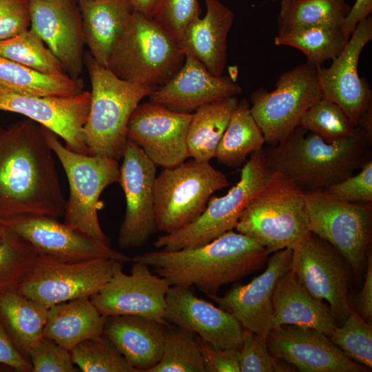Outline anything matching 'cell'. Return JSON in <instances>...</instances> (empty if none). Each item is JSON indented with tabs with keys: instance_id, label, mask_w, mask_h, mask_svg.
<instances>
[{
	"instance_id": "cell-11",
	"label": "cell",
	"mask_w": 372,
	"mask_h": 372,
	"mask_svg": "<svg viewBox=\"0 0 372 372\" xmlns=\"http://www.w3.org/2000/svg\"><path fill=\"white\" fill-rule=\"evenodd\" d=\"M310 231L329 242L359 273L371 240L372 203H349L320 192L306 194Z\"/></svg>"
},
{
	"instance_id": "cell-47",
	"label": "cell",
	"mask_w": 372,
	"mask_h": 372,
	"mask_svg": "<svg viewBox=\"0 0 372 372\" xmlns=\"http://www.w3.org/2000/svg\"><path fill=\"white\" fill-rule=\"evenodd\" d=\"M206 372H240L237 349L217 350L197 338Z\"/></svg>"
},
{
	"instance_id": "cell-4",
	"label": "cell",
	"mask_w": 372,
	"mask_h": 372,
	"mask_svg": "<svg viewBox=\"0 0 372 372\" xmlns=\"http://www.w3.org/2000/svg\"><path fill=\"white\" fill-rule=\"evenodd\" d=\"M92 90L83 132L89 154L123 157L130 118L152 87L123 80L90 54L86 57Z\"/></svg>"
},
{
	"instance_id": "cell-32",
	"label": "cell",
	"mask_w": 372,
	"mask_h": 372,
	"mask_svg": "<svg viewBox=\"0 0 372 372\" xmlns=\"http://www.w3.org/2000/svg\"><path fill=\"white\" fill-rule=\"evenodd\" d=\"M265 140L246 99L239 101L218 143V162L228 167L244 165L252 153L262 149Z\"/></svg>"
},
{
	"instance_id": "cell-45",
	"label": "cell",
	"mask_w": 372,
	"mask_h": 372,
	"mask_svg": "<svg viewBox=\"0 0 372 372\" xmlns=\"http://www.w3.org/2000/svg\"><path fill=\"white\" fill-rule=\"evenodd\" d=\"M332 198L349 203H372V160L360 172L320 192Z\"/></svg>"
},
{
	"instance_id": "cell-35",
	"label": "cell",
	"mask_w": 372,
	"mask_h": 372,
	"mask_svg": "<svg viewBox=\"0 0 372 372\" xmlns=\"http://www.w3.org/2000/svg\"><path fill=\"white\" fill-rule=\"evenodd\" d=\"M349 38L342 27H313L276 35L274 44L300 50L306 56L307 62L318 68L324 61L335 59Z\"/></svg>"
},
{
	"instance_id": "cell-51",
	"label": "cell",
	"mask_w": 372,
	"mask_h": 372,
	"mask_svg": "<svg viewBox=\"0 0 372 372\" xmlns=\"http://www.w3.org/2000/svg\"><path fill=\"white\" fill-rule=\"evenodd\" d=\"M132 10L146 17H151L161 0H127Z\"/></svg>"
},
{
	"instance_id": "cell-43",
	"label": "cell",
	"mask_w": 372,
	"mask_h": 372,
	"mask_svg": "<svg viewBox=\"0 0 372 372\" xmlns=\"http://www.w3.org/2000/svg\"><path fill=\"white\" fill-rule=\"evenodd\" d=\"M200 14L199 0H161L152 18L179 43L185 29Z\"/></svg>"
},
{
	"instance_id": "cell-15",
	"label": "cell",
	"mask_w": 372,
	"mask_h": 372,
	"mask_svg": "<svg viewBox=\"0 0 372 372\" xmlns=\"http://www.w3.org/2000/svg\"><path fill=\"white\" fill-rule=\"evenodd\" d=\"M290 269L316 299L326 300L335 318L349 315V276L342 256L329 242L310 232L292 248Z\"/></svg>"
},
{
	"instance_id": "cell-34",
	"label": "cell",
	"mask_w": 372,
	"mask_h": 372,
	"mask_svg": "<svg viewBox=\"0 0 372 372\" xmlns=\"http://www.w3.org/2000/svg\"><path fill=\"white\" fill-rule=\"evenodd\" d=\"M0 85L21 94L33 96H72L83 91L79 79L66 74L41 73L0 55Z\"/></svg>"
},
{
	"instance_id": "cell-40",
	"label": "cell",
	"mask_w": 372,
	"mask_h": 372,
	"mask_svg": "<svg viewBox=\"0 0 372 372\" xmlns=\"http://www.w3.org/2000/svg\"><path fill=\"white\" fill-rule=\"evenodd\" d=\"M299 125L320 136L327 142L350 136L358 129L338 104L323 97L313 103L305 112Z\"/></svg>"
},
{
	"instance_id": "cell-39",
	"label": "cell",
	"mask_w": 372,
	"mask_h": 372,
	"mask_svg": "<svg viewBox=\"0 0 372 372\" xmlns=\"http://www.w3.org/2000/svg\"><path fill=\"white\" fill-rule=\"evenodd\" d=\"M70 353L83 372H138L103 334L81 342Z\"/></svg>"
},
{
	"instance_id": "cell-22",
	"label": "cell",
	"mask_w": 372,
	"mask_h": 372,
	"mask_svg": "<svg viewBox=\"0 0 372 372\" xmlns=\"http://www.w3.org/2000/svg\"><path fill=\"white\" fill-rule=\"evenodd\" d=\"M165 319L198 334L213 349H239L245 328L230 313L198 298L190 287L170 286Z\"/></svg>"
},
{
	"instance_id": "cell-27",
	"label": "cell",
	"mask_w": 372,
	"mask_h": 372,
	"mask_svg": "<svg viewBox=\"0 0 372 372\" xmlns=\"http://www.w3.org/2000/svg\"><path fill=\"white\" fill-rule=\"evenodd\" d=\"M272 304L273 328L286 324L309 327L329 338L336 326L330 308L313 298L291 269L277 282Z\"/></svg>"
},
{
	"instance_id": "cell-16",
	"label": "cell",
	"mask_w": 372,
	"mask_h": 372,
	"mask_svg": "<svg viewBox=\"0 0 372 372\" xmlns=\"http://www.w3.org/2000/svg\"><path fill=\"white\" fill-rule=\"evenodd\" d=\"M90 107V92L65 96H33L0 85V110L18 113L61 137L65 147L89 154L84 126Z\"/></svg>"
},
{
	"instance_id": "cell-17",
	"label": "cell",
	"mask_w": 372,
	"mask_h": 372,
	"mask_svg": "<svg viewBox=\"0 0 372 372\" xmlns=\"http://www.w3.org/2000/svg\"><path fill=\"white\" fill-rule=\"evenodd\" d=\"M132 262L129 275L123 271L124 264L118 263L110 280L91 301L105 318L134 315L169 324L165 313L169 284L147 265Z\"/></svg>"
},
{
	"instance_id": "cell-12",
	"label": "cell",
	"mask_w": 372,
	"mask_h": 372,
	"mask_svg": "<svg viewBox=\"0 0 372 372\" xmlns=\"http://www.w3.org/2000/svg\"><path fill=\"white\" fill-rule=\"evenodd\" d=\"M118 263L109 258L67 262L43 254L14 291L48 307L90 298L108 282Z\"/></svg>"
},
{
	"instance_id": "cell-9",
	"label": "cell",
	"mask_w": 372,
	"mask_h": 372,
	"mask_svg": "<svg viewBox=\"0 0 372 372\" xmlns=\"http://www.w3.org/2000/svg\"><path fill=\"white\" fill-rule=\"evenodd\" d=\"M225 174L209 163L192 159L163 169L154 184L156 229L174 232L194 221L214 192L229 186Z\"/></svg>"
},
{
	"instance_id": "cell-28",
	"label": "cell",
	"mask_w": 372,
	"mask_h": 372,
	"mask_svg": "<svg viewBox=\"0 0 372 372\" xmlns=\"http://www.w3.org/2000/svg\"><path fill=\"white\" fill-rule=\"evenodd\" d=\"M78 5L90 54L106 67L133 10L127 0H89L78 2Z\"/></svg>"
},
{
	"instance_id": "cell-21",
	"label": "cell",
	"mask_w": 372,
	"mask_h": 372,
	"mask_svg": "<svg viewBox=\"0 0 372 372\" xmlns=\"http://www.w3.org/2000/svg\"><path fill=\"white\" fill-rule=\"evenodd\" d=\"M270 353L302 372H366L330 338L309 327L292 324L272 328L267 337Z\"/></svg>"
},
{
	"instance_id": "cell-25",
	"label": "cell",
	"mask_w": 372,
	"mask_h": 372,
	"mask_svg": "<svg viewBox=\"0 0 372 372\" xmlns=\"http://www.w3.org/2000/svg\"><path fill=\"white\" fill-rule=\"evenodd\" d=\"M206 12L192 22L179 41L185 55L198 61L212 74L223 75L227 62V39L234 13L219 0H205Z\"/></svg>"
},
{
	"instance_id": "cell-26",
	"label": "cell",
	"mask_w": 372,
	"mask_h": 372,
	"mask_svg": "<svg viewBox=\"0 0 372 372\" xmlns=\"http://www.w3.org/2000/svg\"><path fill=\"white\" fill-rule=\"evenodd\" d=\"M167 325L138 316H112L105 318L103 335L138 372H148L161 359Z\"/></svg>"
},
{
	"instance_id": "cell-19",
	"label": "cell",
	"mask_w": 372,
	"mask_h": 372,
	"mask_svg": "<svg viewBox=\"0 0 372 372\" xmlns=\"http://www.w3.org/2000/svg\"><path fill=\"white\" fill-rule=\"evenodd\" d=\"M40 254L62 261L109 258L121 263L130 258L57 220L44 216H19L1 219Z\"/></svg>"
},
{
	"instance_id": "cell-24",
	"label": "cell",
	"mask_w": 372,
	"mask_h": 372,
	"mask_svg": "<svg viewBox=\"0 0 372 372\" xmlns=\"http://www.w3.org/2000/svg\"><path fill=\"white\" fill-rule=\"evenodd\" d=\"M163 85L153 90L149 100L170 110L192 114L207 103L237 96L242 88L230 76H216L190 55Z\"/></svg>"
},
{
	"instance_id": "cell-29",
	"label": "cell",
	"mask_w": 372,
	"mask_h": 372,
	"mask_svg": "<svg viewBox=\"0 0 372 372\" xmlns=\"http://www.w3.org/2000/svg\"><path fill=\"white\" fill-rule=\"evenodd\" d=\"M105 317L90 298H81L48 308L43 337L70 351L87 339L103 334Z\"/></svg>"
},
{
	"instance_id": "cell-6",
	"label": "cell",
	"mask_w": 372,
	"mask_h": 372,
	"mask_svg": "<svg viewBox=\"0 0 372 372\" xmlns=\"http://www.w3.org/2000/svg\"><path fill=\"white\" fill-rule=\"evenodd\" d=\"M235 229L260 243L270 254L291 249L311 232L306 193L273 172L244 209Z\"/></svg>"
},
{
	"instance_id": "cell-30",
	"label": "cell",
	"mask_w": 372,
	"mask_h": 372,
	"mask_svg": "<svg viewBox=\"0 0 372 372\" xmlns=\"http://www.w3.org/2000/svg\"><path fill=\"white\" fill-rule=\"evenodd\" d=\"M48 308L14 290L0 293V323L28 360L30 348L43 337Z\"/></svg>"
},
{
	"instance_id": "cell-18",
	"label": "cell",
	"mask_w": 372,
	"mask_h": 372,
	"mask_svg": "<svg viewBox=\"0 0 372 372\" xmlns=\"http://www.w3.org/2000/svg\"><path fill=\"white\" fill-rule=\"evenodd\" d=\"M192 114L176 112L149 101L138 104L127 124V137L156 165L172 168L189 154L187 134Z\"/></svg>"
},
{
	"instance_id": "cell-36",
	"label": "cell",
	"mask_w": 372,
	"mask_h": 372,
	"mask_svg": "<svg viewBox=\"0 0 372 372\" xmlns=\"http://www.w3.org/2000/svg\"><path fill=\"white\" fill-rule=\"evenodd\" d=\"M43 255L14 231L3 226L0 241V293L15 290Z\"/></svg>"
},
{
	"instance_id": "cell-31",
	"label": "cell",
	"mask_w": 372,
	"mask_h": 372,
	"mask_svg": "<svg viewBox=\"0 0 372 372\" xmlns=\"http://www.w3.org/2000/svg\"><path fill=\"white\" fill-rule=\"evenodd\" d=\"M239 101L236 96L204 105L192 113L187 134L189 157L209 163Z\"/></svg>"
},
{
	"instance_id": "cell-49",
	"label": "cell",
	"mask_w": 372,
	"mask_h": 372,
	"mask_svg": "<svg viewBox=\"0 0 372 372\" xmlns=\"http://www.w3.org/2000/svg\"><path fill=\"white\" fill-rule=\"evenodd\" d=\"M366 273L364 282L358 295V306L360 316L367 322L372 321V256L370 249L366 255Z\"/></svg>"
},
{
	"instance_id": "cell-44",
	"label": "cell",
	"mask_w": 372,
	"mask_h": 372,
	"mask_svg": "<svg viewBox=\"0 0 372 372\" xmlns=\"http://www.w3.org/2000/svg\"><path fill=\"white\" fill-rule=\"evenodd\" d=\"M32 372H76L70 351L42 337L29 349Z\"/></svg>"
},
{
	"instance_id": "cell-3",
	"label": "cell",
	"mask_w": 372,
	"mask_h": 372,
	"mask_svg": "<svg viewBox=\"0 0 372 372\" xmlns=\"http://www.w3.org/2000/svg\"><path fill=\"white\" fill-rule=\"evenodd\" d=\"M372 134L358 127L351 136L327 142L298 125L265 152L267 167L306 194L321 192L353 174L371 160Z\"/></svg>"
},
{
	"instance_id": "cell-10",
	"label": "cell",
	"mask_w": 372,
	"mask_h": 372,
	"mask_svg": "<svg viewBox=\"0 0 372 372\" xmlns=\"http://www.w3.org/2000/svg\"><path fill=\"white\" fill-rule=\"evenodd\" d=\"M322 97L317 68L307 62L280 74L271 92L262 88L253 92L250 112L265 143L275 146L299 125L305 112Z\"/></svg>"
},
{
	"instance_id": "cell-46",
	"label": "cell",
	"mask_w": 372,
	"mask_h": 372,
	"mask_svg": "<svg viewBox=\"0 0 372 372\" xmlns=\"http://www.w3.org/2000/svg\"><path fill=\"white\" fill-rule=\"evenodd\" d=\"M30 25L29 0H0V40L28 30Z\"/></svg>"
},
{
	"instance_id": "cell-20",
	"label": "cell",
	"mask_w": 372,
	"mask_h": 372,
	"mask_svg": "<svg viewBox=\"0 0 372 372\" xmlns=\"http://www.w3.org/2000/svg\"><path fill=\"white\" fill-rule=\"evenodd\" d=\"M30 29L58 59L64 72L79 79L85 44L76 0H29Z\"/></svg>"
},
{
	"instance_id": "cell-5",
	"label": "cell",
	"mask_w": 372,
	"mask_h": 372,
	"mask_svg": "<svg viewBox=\"0 0 372 372\" xmlns=\"http://www.w3.org/2000/svg\"><path fill=\"white\" fill-rule=\"evenodd\" d=\"M185 59L170 34L152 18L133 10L106 68L123 80L154 90L176 74Z\"/></svg>"
},
{
	"instance_id": "cell-52",
	"label": "cell",
	"mask_w": 372,
	"mask_h": 372,
	"mask_svg": "<svg viewBox=\"0 0 372 372\" xmlns=\"http://www.w3.org/2000/svg\"><path fill=\"white\" fill-rule=\"evenodd\" d=\"M3 231V226L2 223H1V218H0V241H1V238H2Z\"/></svg>"
},
{
	"instance_id": "cell-23",
	"label": "cell",
	"mask_w": 372,
	"mask_h": 372,
	"mask_svg": "<svg viewBox=\"0 0 372 372\" xmlns=\"http://www.w3.org/2000/svg\"><path fill=\"white\" fill-rule=\"evenodd\" d=\"M292 249L285 248L269 258L265 271L247 285H236L223 296L211 298L232 314L245 329L267 337L273 328V293L278 280L290 269Z\"/></svg>"
},
{
	"instance_id": "cell-13",
	"label": "cell",
	"mask_w": 372,
	"mask_h": 372,
	"mask_svg": "<svg viewBox=\"0 0 372 372\" xmlns=\"http://www.w3.org/2000/svg\"><path fill=\"white\" fill-rule=\"evenodd\" d=\"M372 39V19L356 25L347 43L329 68H317L322 97L338 104L355 127L372 121V91L358 73V61Z\"/></svg>"
},
{
	"instance_id": "cell-38",
	"label": "cell",
	"mask_w": 372,
	"mask_h": 372,
	"mask_svg": "<svg viewBox=\"0 0 372 372\" xmlns=\"http://www.w3.org/2000/svg\"><path fill=\"white\" fill-rule=\"evenodd\" d=\"M0 55L41 73L65 74L58 59L30 28L0 40Z\"/></svg>"
},
{
	"instance_id": "cell-8",
	"label": "cell",
	"mask_w": 372,
	"mask_h": 372,
	"mask_svg": "<svg viewBox=\"0 0 372 372\" xmlns=\"http://www.w3.org/2000/svg\"><path fill=\"white\" fill-rule=\"evenodd\" d=\"M273 172L266 164L263 149L252 153L243 165L239 181L225 195L211 196L198 218L174 232L159 236L154 246L165 251L197 247L233 230L244 209Z\"/></svg>"
},
{
	"instance_id": "cell-54",
	"label": "cell",
	"mask_w": 372,
	"mask_h": 372,
	"mask_svg": "<svg viewBox=\"0 0 372 372\" xmlns=\"http://www.w3.org/2000/svg\"><path fill=\"white\" fill-rule=\"evenodd\" d=\"M271 1H282V0H271Z\"/></svg>"
},
{
	"instance_id": "cell-42",
	"label": "cell",
	"mask_w": 372,
	"mask_h": 372,
	"mask_svg": "<svg viewBox=\"0 0 372 372\" xmlns=\"http://www.w3.org/2000/svg\"><path fill=\"white\" fill-rule=\"evenodd\" d=\"M239 351L241 372L295 371L288 363L273 355L267 347V337L245 329Z\"/></svg>"
},
{
	"instance_id": "cell-14",
	"label": "cell",
	"mask_w": 372,
	"mask_h": 372,
	"mask_svg": "<svg viewBox=\"0 0 372 372\" xmlns=\"http://www.w3.org/2000/svg\"><path fill=\"white\" fill-rule=\"evenodd\" d=\"M122 158L118 183L125 194L126 209L117 243L121 249L137 248L157 230L154 211L156 165L130 138Z\"/></svg>"
},
{
	"instance_id": "cell-2",
	"label": "cell",
	"mask_w": 372,
	"mask_h": 372,
	"mask_svg": "<svg viewBox=\"0 0 372 372\" xmlns=\"http://www.w3.org/2000/svg\"><path fill=\"white\" fill-rule=\"evenodd\" d=\"M269 254L254 239L231 230L197 247L146 252L132 261L147 265L170 286H194L211 298L222 286L263 267Z\"/></svg>"
},
{
	"instance_id": "cell-37",
	"label": "cell",
	"mask_w": 372,
	"mask_h": 372,
	"mask_svg": "<svg viewBox=\"0 0 372 372\" xmlns=\"http://www.w3.org/2000/svg\"><path fill=\"white\" fill-rule=\"evenodd\" d=\"M148 372H206L196 334L168 324L161 359Z\"/></svg>"
},
{
	"instance_id": "cell-53",
	"label": "cell",
	"mask_w": 372,
	"mask_h": 372,
	"mask_svg": "<svg viewBox=\"0 0 372 372\" xmlns=\"http://www.w3.org/2000/svg\"><path fill=\"white\" fill-rule=\"evenodd\" d=\"M77 2L83 1H89V0H76Z\"/></svg>"
},
{
	"instance_id": "cell-48",
	"label": "cell",
	"mask_w": 372,
	"mask_h": 372,
	"mask_svg": "<svg viewBox=\"0 0 372 372\" xmlns=\"http://www.w3.org/2000/svg\"><path fill=\"white\" fill-rule=\"evenodd\" d=\"M0 363L20 372H32V364L17 349L0 323Z\"/></svg>"
},
{
	"instance_id": "cell-50",
	"label": "cell",
	"mask_w": 372,
	"mask_h": 372,
	"mask_svg": "<svg viewBox=\"0 0 372 372\" xmlns=\"http://www.w3.org/2000/svg\"><path fill=\"white\" fill-rule=\"evenodd\" d=\"M371 12L372 0H355L342 25L345 35L350 37L358 23L369 17Z\"/></svg>"
},
{
	"instance_id": "cell-41",
	"label": "cell",
	"mask_w": 372,
	"mask_h": 372,
	"mask_svg": "<svg viewBox=\"0 0 372 372\" xmlns=\"http://www.w3.org/2000/svg\"><path fill=\"white\" fill-rule=\"evenodd\" d=\"M329 338L348 358L372 368L371 326L353 309L343 325L335 326Z\"/></svg>"
},
{
	"instance_id": "cell-1",
	"label": "cell",
	"mask_w": 372,
	"mask_h": 372,
	"mask_svg": "<svg viewBox=\"0 0 372 372\" xmlns=\"http://www.w3.org/2000/svg\"><path fill=\"white\" fill-rule=\"evenodd\" d=\"M54 154L41 125L26 118L0 127V218L64 216Z\"/></svg>"
},
{
	"instance_id": "cell-33",
	"label": "cell",
	"mask_w": 372,
	"mask_h": 372,
	"mask_svg": "<svg viewBox=\"0 0 372 372\" xmlns=\"http://www.w3.org/2000/svg\"><path fill=\"white\" fill-rule=\"evenodd\" d=\"M349 10L346 0H282L277 35L313 27H342Z\"/></svg>"
},
{
	"instance_id": "cell-7",
	"label": "cell",
	"mask_w": 372,
	"mask_h": 372,
	"mask_svg": "<svg viewBox=\"0 0 372 372\" xmlns=\"http://www.w3.org/2000/svg\"><path fill=\"white\" fill-rule=\"evenodd\" d=\"M42 127L50 147L65 172L69 184L70 195L66 202L64 223L110 246L108 237L101 227L98 211L102 207L99 198L103 190L119 180L118 161L105 156L71 151L62 145L54 133Z\"/></svg>"
}]
</instances>
